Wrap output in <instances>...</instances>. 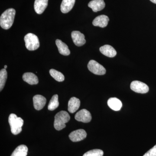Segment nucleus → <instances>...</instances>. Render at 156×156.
Instances as JSON below:
<instances>
[{
	"label": "nucleus",
	"mask_w": 156,
	"mask_h": 156,
	"mask_svg": "<svg viewBox=\"0 0 156 156\" xmlns=\"http://www.w3.org/2000/svg\"><path fill=\"white\" fill-rule=\"evenodd\" d=\"M16 11L14 9L6 10L0 17V25L5 30L10 29L13 25L15 17Z\"/></svg>",
	"instance_id": "1"
},
{
	"label": "nucleus",
	"mask_w": 156,
	"mask_h": 156,
	"mask_svg": "<svg viewBox=\"0 0 156 156\" xmlns=\"http://www.w3.org/2000/svg\"><path fill=\"white\" fill-rule=\"evenodd\" d=\"M9 122L12 134L17 135L21 132L23 124V120L21 118L14 114H11L9 116Z\"/></svg>",
	"instance_id": "2"
},
{
	"label": "nucleus",
	"mask_w": 156,
	"mask_h": 156,
	"mask_svg": "<svg viewBox=\"0 0 156 156\" xmlns=\"http://www.w3.org/2000/svg\"><path fill=\"white\" fill-rule=\"evenodd\" d=\"M70 119L69 114L67 112L61 111L55 116L54 127L57 131H60L65 128L66 123L68 122Z\"/></svg>",
	"instance_id": "3"
},
{
	"label": "nucleus",
	"mask_w": 156,
	"mask_h": 156,
	"mask_svg": "<svg viewBox=\"0 0 156 156\" xmlns=\"http://www.w3.org/2000/svg\"><path fill=\"white\" fill-rule=\"evenodd\" d=\"M26 48L30 51L37 50L40 47V42L37 36L34 34H27L24 38Z\"/></svg>",
	"instance_id": "4"
},
{
	"label": "nucleus",
	"mask_w": 156,
	"mask_h": 156,
	"mask_svg": "<svg viewBox=\"0 0 156 156\" xmlns=\"http://www.w3.org/2000/svg\"><path fill=\"white\" fill-rule=\"evenodd\" d=\"M88 68L91 72L97 75H103L106 73L105 69L95 60H91L89 62Z\"/></svg>",
	"instance_id": "5"
},
{
	"label": "nucleus",
	"mask_w": 156,
	"mask_h": 156,
	"mask_svg": "<svg viewBox=\"0 0 156 156\" xmlns=\"http://www.w3.org/2000/svg\"><path fill=\"white\" fill-rule=\"evenodd\" d=\"M130 88L134 92L141 94L147 93L149 90L147 85L138 81H133L130 85Z\"/></svg>",
	"instance_id": "6"
},
{
	"label": "nucleus",
	"mask_w": 156,
	"mask_h": 156,
	"mask_svg": "<svg viewBox=\"0 0 156 156\" xmlns=\"http://www.w3.org/2000/svg\"><path fill=\"white\" fill-rule=\"evenodd\" d=\"M75 119L78 122L89 123L92 120V116L90 112L86 109H83L76 114Z\"/></svg>",
	"instance_id": "7"
},
{
	"label": "nucleus",
	"mask_w": 156,
	"mask_h": 156,
	"mask_svg": "<svg viewBox=\"0 0 156 156\" xmlns=\"http://www.w3.org/2000/svg\"><path fill=\"white\" fill-rule=\"evenodd\" d=\"M87 133L83 129H80L73 131L69 134V138L73 142H78L86 138Z\"/></svg>",
	"instance_id": "8"
},
{
	"label": "nucleus",
	"mask_w": 156,
	"mask_h": 156,
	"mask_svg": "<svg viewBox=\"0 0 156 156\" xmlns=\"http://www.w3.org/2000/svg\"><path fill=\"white\" fill-rule=\"evenodd\" d=\"M71 37L73 41L78 47L83 46L86 43L85 36L79 31H73L72 32Z\"/></svg>",
	"instance_id": "9"
},
{
	"label": "nucleus",
	"mask_w": 156,
	"mask_h": 156,
	"mask_svg": "<svg viewBox=\"0 0 156 156\" xmlns=\"http://www.w3.org/2000/svg\"><path fill=\"white\" fill-rule=\"evenodd\" d=\"M47 100L44 96L37 95L33 97L34 106L37 110H41L46 105Z\"/></svg>",
	"instance_id": "10"
},
{
	"label": "nucleus",
	"mask_w": 156,
	"mask_h": 156,
	"mask_svg": "<svg viewBox=\"0 0 156 156\" xmlns=\"http://www.w3.org/2000/svg\"><path fill=\"white\" fill-rule=\"evenodd\" d=\"M48 0H35L34 4V9L37 14H42L48 5Z\"/></svg>",
	"instance_id": "11"
},
{
	"label": "nucleus",
	"mask_w": 156,
	"mask_h": 156,
	"mask_svg": "<svg viewBox=\"0 0 156 156\" xmlns=\"http://www.w3.org/2000/svg\"><path fill=\"white\" fill-rule=\"evenodd\" d=\"M109 20V19L108 17L106 15H99L93 20L92 24L95 26L99 27L104 28L107 26Z\"/></svg>",
	"instance_id": "12"
},
{
	"label": "nucleus",
	"mask_w": 156,
	"mask_h": 156,
	"mask_svg": "<svg viewBox=\"0 0 156 156\" xmlns=\"http://www.w3.org/2000/svg\"><path fill=\"white\" fill-rule=\"evenodd\" d=\"M105 4L104 0H93L88 4L89 8H91L95 12L103 10L105 7Z\"/></svg>",
	"instance_id": "13"
},
{
	"label": "nucleus",
	"mask_w": 156,
	"mask_h": 156,
	"mask_svg": "<svg viewBox=\"0 0 156 156\" xmlns=\"http://www.w3.org/2000/svg\"><path fill=\"white\" fill-rule=\"evenodd\" d=\"M80 105V101L79 98L76 97H72L69 99L68 102V111L71 113H74L75 112Z\"/></svg>",
	"instance_id": "14"
},
{
	"label": "nucleus",
	"mask_w": 156,
	"mask_h": 156,
	"mask_svg": "<svg viewBox=\"0 0 156 156\" xmlns=\"http://www.w3.org/2000/svg\"><path fill=\"white\" fill-rule=\"evenodd\" d=\"M101 53L107 57H115L116 55L117 52L112 46L109 45H105L101 47L99 49Z\"/></svg>",
	"instance_id": "15"
},
{
	"label": "nucleus",
	"mask_w": 156,
	"mask_h": 156,
	"mask_svg": "<svg viewBox=\"0 0 156 156\" xmlns=\"http://www.w3.org/2000/svg\"><path fill=\"white\" fill-rule=\"evenodd\" d=\"M76 0H62L60 6L61 12L64 14L68 13L74 5Z\"/></svg>",
	"instance_id": "16"
},
{
	"label": "nucleus",
	"mask_w": 156,
	"mask_h": 156,
	"mask_svg": "<svg viewBox=\"0 0 156 156\" xmlns=\"http://www.w3.org/2000/svg\"><path fill=\"white\" fill-rule=\"evenodd\" d=\"M22 78L23 81L30 85H36L38 83V79L33 73H26L23 74Z\"/></svg>",
	"instance_id": "17"
},
{
	"label": "nucleus",
	"mask_w": 156,
	"mask_h": 156,
	"mask_svg": "<svg viewBox=\"0 0 156 156\" xmlns=\"http://www.w3.org/2000/svg\"><path fill=\"white\" fill-rule=\"evenodd\" d=\"M108 105L113 110L118 111L122 106L121 101L116 98H111L108 101Z\"/></svg>",
	"instance_id": "18"
},
{
	"label": "nucleus",
	"mask_w": 156,
	"mask_h": 156,
	"mask_svg": "<svg viewBox=\"0 0 156 156\" xmlns=\"http://www.w3.org/2000/svg\"><path fill=\"white\" fill-rule=\"evenodd\" d=\"M56 44L58 48V52L60 54L64 56H68L69 55L70 51L65 43L62 41L61 40L57 39L56 40Z\"/></svg>",
	"instance_id": "19"
},
{
	"label": "nucleus",
	"mask_w": 156,
	"mask_h": 156,
	"mask_svg": "<svg viewBox=\"0 0 156 156\" xmlns=\"http://www.w3.org/2000/svg\"><path fill=\"white\" fill-rule=\"evenodd\" d=\"M28 148L25 145L18 146L11 154V156H27Z\"/></svg>",
	"instance_id": "20"
},
{
	"label": "nucleus",
	"mask_w": 156,
	"mask_h": 156,
	"mask_svg": "<svg viewBox=\"0 0 156 156\" xmlns=\"http://www.w3.org/2000/svg\"><path fill=\"white\" fill-rule=\"evenodd\" d=\"M59 102L58 101V95L57 94L53 95L48 105V109L50 111H53L58 107Z\"/></svg>",
	"instance_id": "21"
},
{
	"label": "nucleus",
	"mask_w": 156,
	"mask_h": 156,
	"mask_svg": "<svg viewBox=\"0 0 156 156\" xmlns=\"http://www.w3.org/2000/svg\"><path fill=\"white\" fill-rule=\"evenodd\" d=\"M50 73L51 76L58 82H61L64 80V76L60 72L54 69H51L50 70Z\"/></svg>",
	"instance_id": "22"
},
{
	"label": "nucleus",
	"mask_w": 156,
	"mask_h": 156,
	"mask_svg": "<svg viewBox=\"0 0 156 156\" xmlns=\"http://www.w3.org/2000/svg\"><path fill=\"white\" fill-rule=\"evenodd\" d=\"M8 74L5 69H3L0 71V91H2L5 87L7 80Z\"/></svg>",
	"instance_id": "23"
},
{
	"label": "nucleus",
	"mask_w": 156,
	"mask_h": 156,
	"mask_svg": "<svg viewBox=\"0 0 156 156\" xmlns=\"http://www.w3.org/2000/svg\"><path fill=\"white\" fill-rule=\"evenodd\" d=\"M103 154V151L101 150L94 149L87 152L83 156H102Z\"/></svg>",
	"instance_id": "24"
},
{
	"label": "nucleus",
	"mask_w": 156,
	"mask_h": 156,
	"mask_svg": "<svg viewBox=\"0 0 156 156\" xmlns=\"http://www.w3.org/2000/svg\"><path fill=\"white\" fill-rule=\"evenodd\" d=\"M143 156H156V145L148 151Z\"/></svg>",
	"instance_id": "25"
},
{
	"label": "nucleus",
	"mask_w": 156,
	"mask_h": 156,
	"mask_svg": "<svg viewBox=\"0 0 156 156\" xmlns=\"http://www.w3.org/2000/svg\"><path fill=\"white\" fill-rule=\"evenodd\" d=\"M151 2L154 3V4H156V0H150Z\"/></svg>",
	"instance_id": "26"
},
{
	"label": "nucleus",
	"mask_w": 156,
	"mask_h": 156,
	"mask_svg": "<svg viewBox=\"0 0 156 156\" xmlns=\"http://www.w3.org/2000/svg\"><path fill=\"white\" fill-rule=\"evenodd\" d=\"M5 69H7V65H5Z\"/></svg>",
	"instance_id": "27"
}]
</instances>
